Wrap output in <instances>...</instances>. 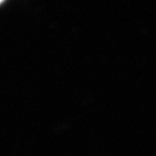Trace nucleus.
I'll use <instances>...</instances> for the list:
<instances>
[{
  "mask_svg": "<svg viewBox=\"0 0 156 156\" xmlns=\"http://www.w3.org/2000/svg\"><path fill=\"white\" fill-rule=\"evenodd\" d=\"M1 2H0V3H1Z\"/></svg>",
  "mask_w": 156,
  "mask_h": 156,
  "instance_id": "nucleus-1",
  "label": "nucleus"
}]
</instances>
